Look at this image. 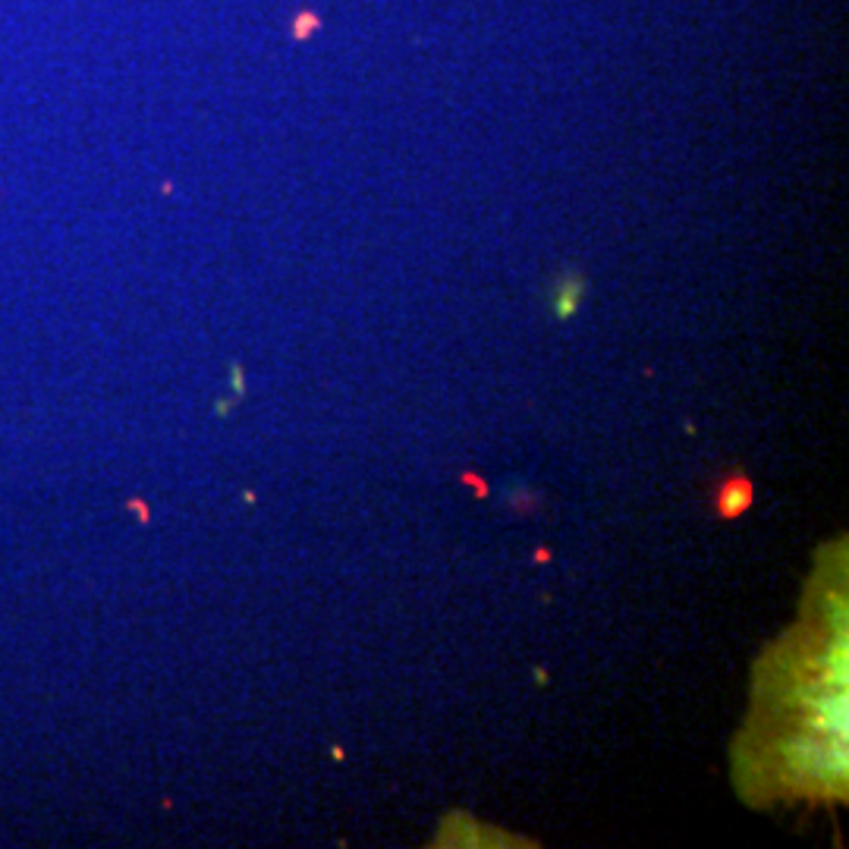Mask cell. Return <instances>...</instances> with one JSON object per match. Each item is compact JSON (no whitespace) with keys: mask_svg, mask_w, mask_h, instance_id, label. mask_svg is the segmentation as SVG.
Masks as SVG:
<instances>
[{"mask_svg":"<svg viewBox=\"0 0 849 849\" xmlns=\"http://www.w3.org/2000/svg\"><path fill=\"white\" fill-rule=\"evenodd\" d=\"M714 516L717 519H736L755 504V484L746 475H726L714 484Z\"/></svg>","mask_w":849,"mask_h":849,"instance_id":"obj_1","label":"cell"},{"mask_svg":"<svg viewBox=\"0 0 849 849\" xmlns=\"http://www.w3.org/2000/svg\"><path fill=\"white\" fill-rule=\"evenodd\" d=\"M504 504L510 506L513 513L526 516V513H538V506H541V494H538V491H532L528 484H513V488H506Z\"/></svg>","mask_w":849,"mask_h":849,"instance_id":"obj_4","label":"cell"},{"mask_svg":"<svg viewBox=\"0 0 849 849\" xmlns=\"http://www.w3.org/2000/svg\"><path fill=\"white\" fill-rule=\"evenodd\" d=\"M315 28V19L312 16H302L299 19V28H296V35H306V32H312Z\"/></svg>","mask_w":849,"mask_h":849,"instance_id":"obj_7","label":"cell"},{"mask_svg":"<svg viewBox=\"0 0 849 849\" xmlns=\"http://www.w3.org/2000/svg\"><path fill=\"white\" fill-rule=\"evenodd\" d=\"M551 557H554V554H551L548 548H538L535 554H532V560H535V563H541V566H544V563H551Z\"/></svg>","mask_w":849,"mask_h":849,"instance_id":"obj_6","label":"cell"},{"mask_svg":"<svg viewBox=\"0 0 849 849\" xmlns=\"http://www.w3.org/2000/svg\"><path fill=\"white\" fill-rule=\"evenodd\" d=\"M459 481H462V484H469V488H472V494L479 497V500H484V497L491 494L488 479H481V475H479V472H472V469H466V472L459 475Z\"/></svg>","mask_w":849,"mask_h":849,"instance_id":"obj_5","label":"cell"},{"mask_svg":"<svg viewBox=\"0 0 849 849\" xmlns=\"http://www.w3.org/2000/svg\"><path fill=\"white\" fill-rule=\"evenodd\" d=\"M812 726L821 733H828L833 739H846V692L840 695H828L815 704V714H812Z\"/></svg>","mask_w":849,"mask_h":849,"instance_id":"obj_3","label":"cell"},{"mask_svg":"<svg viewBox=\"0 0 849 849\" xmlns=\"http://www.w3.org/2000/svg\"><path fill=\"white\" fill-rule=\"evenodd\" d=\"M532 677L538 679V683H548V673H544L541 667H535V670H532Z\"/></svg>","mask_w":849,"mask_h":849,"instance_id":"obj_8","label":"cell"},{"mask_svg":"<svg viewBox=\"0 0 849 849\" xmlns=\"http://www.w3.org/2000/svg\"><path fill=\"white\" fill-rule=\"evenodd\" d=\"M585 296H588V280L582 274L557 277L554 286H551V312H554V318H560V321H570L582 308Z\"/></svg>","mask_w":849,"mask_h":849,"instance_id":"obj_2","label":"cell"}]
</instances>
